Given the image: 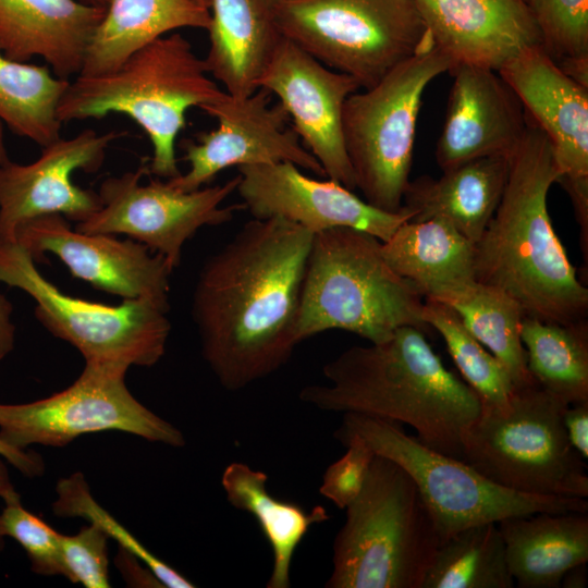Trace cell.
Returning <instances> with one entry per match:
<instances>
[{
  "instance_id": "29",
  "label": "cell",
  "mask_w": 588,
  "mask_h": 588,
  "mask_svg": "<svg viewBox=\"0 0 588 588\" xmlns=\"http://www.w3.org/2000/svg\"><path fill=\"white\" fill-rule=\"evenodd\" d=\"M520 339L527 369L567 405L588 402V321L562 324L524 316Z\"/></svg>"
},
{
  "instance_id": "20",
  "label": "cell",
  "mask_w": 588,
  "mask_h": 588,
  "mask_svg": "<svg viewBox=\"0 0 588 588\" xmlns=\"http://www.w3.org/2000/svg\"><path fill=\"white\" fill-rule=\"evenodd\" d=\"M434 157L442 171L489 156L511 157L527 127L525 109L495 70L456 64Z\"/></svg>"
},
{
  "instance_id": "15",
  "label": "cell",
  "mask_w": 588,
  "mask_h": 588,
  "mask_svg": "<svg viewBox=\"0 0 588 588\" xmlns=\"http://www.w3.org/2000/svg\"><path fill=\"white\" fill-rule=\"evenodd\" d=\"M551 143L588 257V88L567 76L542 47L522 51L499 71Z\"/></svg>"
},
{
  "instance_id": "33",
  "label": "cell",
  "mask_w": 588,
  "mask_h": 588,
  "mask_svg": "<svg viewBox=\"0 0 588 588\" xmlns=\"http://www.w3.org/2000/svg\"><path fill=\"white\" fill-rule=\"evenodd\" d=\"M422 318L442 336L464 382L478 396L481 411L504 409L515 388L512 378L502 363L466 329L457 313L443 303L425 299Z\"/></svg>"
},
{
  "instance_id": "4",
  "label": "cell",
  "mask_w": 588,
  "mask_h": 588,
  "mask_svg": "<svg viewBox=\"0 0 588 588\" xmlns=\"http://www.w3.org/2000/svg\"><path fill=\"white\" fill-rule=\"evenodd\" d=\"M226 91L209 77L204 59L180 33L161 36L132 53L117 69L70 81L57 109L62 123L125 114L148 136V171L167 180L181 174L175 140L185 113L221 99Z\"/></svg>"
},
{
  "instance_id": "38",
  "label": "cell",
  "mask_w": 588,
  "mask_h": 588,
  "mask_svg": "<svg viewBox=\"0 0 588 588\" xmlns=\"http://www.w3.org/2000/svg\"><path fill=\"white\" fill-rule=\"evenodd\" d=\"M343 445L346 452L328 466L319 487V492L342 510L360 493L375 455L356 440L346 441Z\"/></svg>"
},
{
  "instance_id": "16",
  "label": "cell",
  "mask_w": 588,
  "mask_h": 588,
  "mask_svg": "<svg viewBox=\"0 0 588 588\" xmlns=\"http://www.w3.org/2000/svg\"><path fill=\"white\" fill-rule=\"evenodd\" d=\"M16 241L35 262L45 261L50 253L73 278L98 290L122 299L146 298L169 307L173 269L163 256L137 241L79 232L58 213L23 223L16 230Z\"/></svg>"
},
{
  "instance_id": "30",
  "label": "cell",
  "mask_w": 588,
  "mask_h": 588,
  "mask_svg": "<svg viewBox=\"0 0 588 588\" xmlns=\"http://www.w3.org/2000/svg\"><path fill=\"white\" fill-rule=\"evenodd\" d=\"M436 302L457 313L474 338L506 368L515 387L535 382L527 369L520 339L525 315L516 301L503 291L475 280Z\"/></svg>"
},
{
  "instance_id": "39",
  "label": "cell",
  "mask_w": 588,
  "mask_h": 588,
  "mask_svg": "<svg viewBox=\"0 0 588 588\" xmlns=\"http://www.w3.org/2000/svg\"><path fill=\"white\" fill-rule=\"evenodd\" d=\"M563 425L571 445L584 460H587L588 402L568 405L563 414Z\"/></svg>"
},
{
  "instance_id": "17",
  "label": "cell",
  "mask_w": 588,
  "mask_h": 588,
  "mask_svg": "<svg viewBox=\"0 0 588 588\" xmlns=\"http://www.w3.org/2000/svg\"><path fill=\"white\" fill-rule=\"evenodd\" d=\"M286 110L292 128L321 164L326 177L356 188L345 151L342 113L360 86L352 76L330 70L292 40L281 37L258 79Z\"/></svg>"
},
{
  "instance_id": "35",
  "label": "cell",
  "mask_w": 588,
  "mask_h": 588,
  "mask_svg": "<svg viewBox=\"0 0 588 588\" xmlns=\"http://www.w3.org/2000/svg\"><path fill=\"white\" fill-rule=\"evenodd\" d=\"M542 39L555 62L588 57V0H527Z\"/></svg>"
},
{
  "instance_id": "45",
  "label": "cell",
  "mask_w": 588,
  "mask_h": 588,
  "mask_svg": "<svg viewBox=\"0 0 588 588\" xmlns=\"http://www.w3.org/2000/svg\"><path fill=\"white\" fill-rule=\"evenodd\" d=\"M108 2L109 0H85V3L102 8H107Z\"/></svg>"
},
{
  "instance_id": "40",
  "label": "cell",
  "mask_w": 588,
  "mask_h": 588,
  "mask_svg": "<svg viewBox=\"0 0 588 588\" xmlns=\"http://www.w3.org/2000/svg\"><path fill=\"white\" fill-rule=\"evenodd\" d=\"M0 456L14 466L20 473L29 478L42 475L45 464L36 452L16 449L0 439Z\"/></svg>"
},
{
  "instance_id": "6",
  "label": "cell",
  "mask_w": 588,
  "mask_h": 588,
  "mask_svg": "<svg viewBox=\"0 0 588 588\" xmlns=\"http://www.w3.org/2000/svg\"><path fill=\"white\" fill-rule=\"evenodd\" d=\"M333 541L327 588H421L442 543L411 476L375 454Z\"/></svg>"
},
{
  "instance_id": "32",
  "label": "cell",
  "mask_w": 588,
  "mask_h": 588,
  "mask_svg": "<svg viewBox=\"0 0 588 588\" xmlns=\"http://www.w3.org/2000/svg\"><path fill=\"white\" fill-rule=\"evenodd\" d=\"M497 523L466 527L439 547L421 588H513Z\"/></svg>"
},
{
  "instance_id": "24",
  "label": "cell",
  "mask_w": 588,
  "mask_h": 588,
  "mask_svg": "<svg viewBox=\"0 0 588 588\" xmlns=\"http://www.w3.org/2000/svg\"><path fill=\"white\" fill-rule=\"evenodd\" d=\"M514 583L520 588L561 587L564 574L588 561L585 512H536L497 523Z\"/></svg>"
},
{
  "instance_id": "14",
  "label": "cell",
  "mask_w": 588,
  "mask_h": 588,
  "mask_svg": "<svg viewBox=\"0 0 588 588\" xmlns=\"http://www.w3.org/2000/svg\"><path fill=\"white\" fill-rule=\"evenodd\" d=\"M272 94L259 87L245 98L228 93L201 108L218 120V127L184 139L186 173L167 180L170 185L192 192L210 183L222 170L236 166L291 162L299 169L326 177L319 161L301 143L290 125L283 106L271 105Z\"/></svg>"
},
{
  "instance_id": "7",
  "label": "cell",
  "mask_w": 588,
  "mask_h": 588,
  "mask_svg": "<svg viewBox=\"0 0 588 588\" xmlns=\"http://www.w3.org/2000/svg\"><path fill=\"white\" fill-rule=\"evenodd\" d=\"M567 406L536 381L515 387L504 409L481 411L467 429L462 461L520 493L586 499L587 466L563 425Z\"/></svg>"
},
{
  "instance_id": "12",
  "label": "cell",
  "mask_w": 588,
  "mask_h": 588,
  "mask_svg": "<svg viewBox=\"0 0 588 588\" xmlns=\"http://www.w3.org/2000/svg\"><path fill=\"white\" fill-rule=\"evenodd\" d=\"M126 372L85 365L70 387L48 397L0 403V439L26 450L33 444L64 446L83 434L114 430L183 446V433L133 396Z\"/></svg>"
},
{
  "instance_id": "18",
  "label": "cell",
  "mask_w": 588,
  "mask_h": 588,
  "mask_svg": "<svg viewBox=\"0 0 588 588\" xmlns=\"http://www.w3.org/2000/svg\"><path fill=\"white\" fill-rule=\"evenodd\" d=\"M123 134L88 128L42 147L30 163L0 164V243L16 241L17 228L37 217L58 213L78 223L96 212L98 193L74 184L72 174L98 171L109 145Z\"/></svg>"
},
{
  "instance_id": "8",
  "label": "cell",
  "mask_w": 588,
  "mask_h": 588,
  "mask_svg": "<svg viewBox=\"0 0 588 588\" xmlns=\"http://www.w3.org/2000/svg\"><path fill=\"white\" fill-rule=\"evenodd\" d=\"M334 438L342 444L359 441L401 466L414 480L442 542L466 527L511 516L588 512L583 498L527 494L494 483L464 461L425 445L394 421L345 413Z\"/></svg>"
},
{
  "instance_id": "44",
  "label": "cell",
  "mask_w": 588,
  "mask_h": 588,
  "mask_svg": "<svg viewBox=\"0 0 588 588\" xmlns=\"http://www.w3.org/2000/svg\"><path fill=\"white\" fill-rule=\"evenodd\" d=\"M9 160L4 142V124L0 121V164L5 163Z\"/></svg>"
},
{
  "instance_id": "26",
  "label": "cell",
  "mask_w": 588,
  "mask_h": 588,
  "mask_svg": "<svg viewBox=\"0 0 588 588\" xmlns=\"http://www.w3.org/2000/svg\"><path fill=\"white\" fill-rule=\"evenodd\" d=\"M381 252L425 299L438 301L475 281L474 243L442 218L404 222L381 242Z\"/></svg>"
},
{
  "instance_id": "47",
  "label": "cell",
  "mask_w": 588,
  "mask_h": 588,
  "mask_svg": "<svg viewBox=\"0 0 588 588\" xmlns=\"http://www.w3.org/2000/svg\"><path fill=\"white\" fill-rule=\"evenodd\" d=\"M201 2L208 4L210 7V0H200Z\"/></svg>"
},
{
  "instance_id": "46",
  "label": "cell",
  "mask_w": 588,
  "mask_h": 588,
  "mask_svg": "<svg viewBox=\"0 0 588 588\" xmlns=\"http://www.w3.org/2000/svg\"><path fill=\"white\" fill-rule=\"evenodd\" d=\"M265 3L273 10V8L281 1V0H264Z\"/></svg>"
},
{
  "instance_id": "5",
  "label": "cell",
  "mask_w": 588,
  "mask_h": 588,
  "mask_svg": "<svg viewBox=\"0 0 588 588\" xmlns=\"http://www.w3.org/2000/svg\"><path fill=\"white\" fill-rule=\"evenodd\" d=\"M424 303L418 289L387 262L380 240L350 228L328 229L314 234L296 339L344 330L378 343L406 326L426 333Z\"/></svg>"
},
{
  "instance_id": "27",
  "label": "cell",
  "mask_w": 588,
  "mask_h": 588,
  "mask_svg": "<svg viewBox=\"0 0 588 588\" xmlns=\"http://www.w3.org/2000/svg\"><path fill=\"white\" fill-rule=\"evenodd\" d=\"M210 22V7L200 0H109L78 75L110 72L164 34L182 27L208 30Z\"/></svg>"
},
{
  "instance_id": "2",
  "label": "cell",
  "mask_w": 588,
  "mask_h": 588,
  "mask_svg": "<svg viewBox=\"0 0 588 588\" xmlns=\"http://www.w3.org/2000/svg\"><path fill=\"white\" fill-rule=\"evenodd\" d=\"M559 177L550 140L527 115L500 203L474 244V271L476 281L503 291L525 316L568 324L587 320L588 289L548 211V193Z\"/></svg>"
},
{
  "instance_id": "1",
  "label": "cell",
  "mask_w": 588,
  "mask_h": 588,
  "mask_svg": "<svg viewBox=\"0 0 588 588\" xmlns=\"http://www.w3.org/2000/svg\"><path fill=\"white\" fill-rule=\"evenodd\" d=\"M313 240L286 219H253L201 267L192 316L203 357L224 389L267 378L292 356Z\"/></svg>"
},
{
  "instance_id": "31",
  "label": "cell",
  "mask_w": 588,
  "mask_h": 588,
  "mask_svg": "<svg viewBox=\"0 0 588 588\" xmlns=\"http://www.w3.org/2000/svg\"><path fill=\"white\" fill-rule=\"evenodd\" d=\"M69 83L48 65L15 61L0 51V121L15 135L47 146L61 137L57 109Z\"/></svg>"
},
{
  "instance_id": "43",
  "label": "cell",
  "mask_w": 588,
  "mask_h": 588,
  "mask_svg": "<svg viewBox=\"0 0 588 588\" xmlns=\"http://www.w3.org/2000/svg\"><path fill=\"white\" fill-rule=\"evenodd\" d=\"M587 585L586 563L578 564L569 568L561 580V587L584 588Z\"/></svg>"
},
{
  "instance_id": "25",
  "label": "cell",
  "mask_w": 588,
  "mask_h": 588,
  "mask_svg": "<svg viewBox=\"0 0 588 588\" xmlns=\"http://www.w3.org/2000/svg\"><path fill=\"white\" fill-rule=\"evenodd\" d=\"M210 47L205 63L225 91L245 98L258 79L282 35L272 9L264 0H210Z\"/></svg>"
},
{
  "instance_id": "37",
  "label": "cell",
  "mask_w": 588,
  "mask_h": 588,
  "mask_svg": "<svg viewBox=\"0 0 588 588\" xmlns=\"http://www.w3.org/2000/svg\"><path fill=\"white\" fill-rule=\"evenodd\" d=\"M108 539L109 537L91 523L73 536L61 534L60 551L64 577L86 588L110 587Z\"/></svg>"
},
{
  "instance_id": "36",
  "label": "cell",
  "mask_w": 588,
  "mask_h": 588,
  "mask_svg": "<svg viewBox=\"0 0 588 588\" xmlns=\"http://www.w3.org/2000/svg\"><path fill=\"white\" fill-rule=\"evenodd\" d=\"M3 503L0 514L2 532L24 549L32 571L42 576H65L60 551L61 534L27 511L19 493Z\"/></svg>"
},
{
  "instance_id": "23",
  "label": "cell",
  "mask_w": 588,
  "mask_h": 588,
  "mask_svg": "<svg viewBox=\"0 0 588 588\" xmlns=\"http://www.w3.org/2000/svg\"><path fill=\"white\" fill-rule=\"evenodd\" d=\"M510 158H477L442 171L438 179L409 181L403 196V206L414 213L409 221L442 218L475 244L500 203Z\"/></svg>"
},
{
  "instance_id": "9",
  "label": "cell",
  "mask_w": 588,
  "mask_h": 588,
  "mask_svg": "<svg viewBox=\"0 0 588 588\" xmlns=\"http://www.w3.org/2000/svg\"><path fill=\"white\" fill-rule=\"evenodd\" d=\"M452 66L430 38L379 83L347 97L342 113L344 147L356 188L371 206L388 212L402 209L424 91Z\"/></svg>"
},
{
  "instance_id": "41",
  "label": "cell",
  "mask_w": 588,
  "mask_h": 588,
  "mask_svg": "<svg viewBox=\"0 0 588 588\" xmlns=\"http://www.w3.org/2000/svg\"><path fill=\"white\" fill-rule=\"evenodd\" d=\"M13 305L0 293V363L14 350L16 329L12 321Z\"/></svg>"
},
{
  "instance_id": "22",
  "label": "cell",
  "mask_w": 588,
  "mask_h": 588,
  "mask_svg": "<svg viewBox=\"0 0 588 588\" xmlns=\"http://www.w3.org/2000/svg\"><path fill=\"white\" fill-rule=\"evenodd\" d=\"M106 8L76 0H0V51L46 61L63 79L77 76Z\"/></svg>"
},
{
  "instance_id": "21",
  "label": "cell",
  "mask_w": 588,
  "mask_h": 588,
  "mask_svg": "<svg viewBox=\"0 0 588 588\" xmlns=\"http://www.w3.org/2000/svg\"><path fill=\"white\" fill-rule=\"evenodd\" d=\"M415 1L433 45L453 66L499 71L522 51L542 47L527 0Z\"/></svg>"
},
{
  "instance_id": "3",
  "label": "cell",
  "mask_w": 588,
  "mask_h": 588,
  "mask_svg": "<svg viewBox=\"0 0 588 588\" xmlns=\"http://www.w3.org/2000/svg\"><path fill=\"white\" fill-rule=\"evenodd\" d=\"M328 384L299 392L318 409L406 424L425 445L462 460L463 438L481 413L474 391L445 368L416 327L387 340L352 346L322 368Z\"/></svg>"
},
{
  "instance_id": "19",
  "label": "cell",
  "mask_w": 588,
  "mask_h": 588,
  "mask_svg": "<svg viewBox=\"0 0 588 588\" xmlns=\"http://www.w3.org/2000/svg\"><path fill=\"white\" fill-rule=\"evenodd\" d=\"M236 192L254 219L279 217L311 233L350 228L387 241L414 213L380 210L333 180H316L291 162L237 167Z\"/></svg>"
},
{
  "instance_id": "34",
  "label": "cell",
  "mask_w": 588,
  "mask_h": 588,
  "mask_svg": "<svg viewBox=\"0 0 588 588\" xmlns=\"http://www.w3.org/2000/svg\"><path fill=\"white\" fill-rule=\"evenodd\" d=\"M57 500L52 503L54 515L83 517L97 525L108 537L119 543L120 549L136 556L156 576L162 587L193 588L191 580L172 566L152 554L124 526L115 520L94 499L84 474L76 471L61 478L56 487Z\"/></svg>"
},
{
  "instance_id": "28",
  "label": "cell",
  "mask_w": 588,
  "mask_h": 588,
  "mask_svg": "<svg viewBox=\"0 0 588 588\" xmlns=\"http://www.w3.org/2000/svg\"><path fill=\"white\" fill-rule=\"evenodd\" d=\"M267 475L247 464L233 462L221 476V485L230 504L253 515L273 556L267 588H289L294 553L310 527L330 519L327 510L316 505L307 511L302 505L280 500L267 490Z\"/></svg>"
},
{
  "instance_id": "42",
  "label": "cell",
  "mask_w": 588,
  "mask_h": 588,
  "mask_svg": "<svg viewBox=\"0 0 588 588\" xmlns=\"http://www.w3.org/2000/svg\"><path fill=\"white\" fill-rule=\"evenodd\" d=\"M3 460L4 458L0 456V498L2 499V501L17 493L16 490L14 489V486L12 485L10 480V475ZM4 539L5 537L2 532L1 520H0V552L4 548Z\"/></svg>"
},
{
  "instance_id": "13",
  "label": "cell",
  "mask_w": 588,
  "mask_h": 588,
  "mask_svg": "<svg viewBox=\"0 0 588 588\" xmlns=\"http://www.w3.org/2000/svg\"><path fill=\"white\" fill-rule=\"evenodd\" d=\"M144 162L135 171L108 176L100 186V208L75 230L84 233L124 234L166 258L174 270L181 264L184 244L206 226L232 220L238 206L222 203L236 191L238 175L221 185L182 192L169 182L150 179Z\"/></svg>"
},
{
  "instance_id": "10",
  "label": "cell",
  "mask_w": 588,
  "mask_h": 588,
  "mask_svg": "<svg viewBox=\"0 0 588 588\" xmlns=\"http://www.w3.org/2000/svg\"><path fill=\"white\" fill-rule=\"evenodd\" d=\"M272 12L283 37L364 89L431 38L415 0H281Z\"/></svg>"
},
{
  "instance_id": "11",
  "label": "cell",
  "mask_w": 588,
  "mask_h": 588,
  "mask_svg": "<svg viewBox=\"0 0 588 588\" xmlns=\"http://www.w3.org/2000/svg\"><path fill=\"white\" fill-rule=\"evenodd\" d=\"M0 281L29 295L37 320L74 346L85 365L127 371L151 367L166 353L170 307L146 298L110 306L73 297L40 273L17 241L0 243Z\"/></svg>"
}]
</instances>
